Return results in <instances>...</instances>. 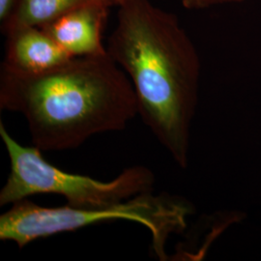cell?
<instances>
[{
  "instance_id": "30bf717a",
  "label": "cell",
  "mask_w": 261,
  "mask_h": 261,
  "mask_svg": "<svg viewBox=\"0 0 261 261\" xmlns=\"http://www.w3.org/2000/svg\"><path fill=\"white\" fill-rule=\"evenodd\" d=\"M118 2H119V4H120L122 2V0H118ZM119 4H118V5H119Z\"/></svg>"
},
{
  "instance_id": "6da1fadb",
  "label": "cell",
  "mask_w": 261,
  "mask_h": 261,
  "mask_svg": "<svg viewBox=\"0 0 261 261\" xmlns=\"http://www.w3.org/2000/svg\"><path fill=\"white\" fill-rule=\"evenodd\" d=\"M107 50L129 77L138 112L180 168L189 164L200 60L177 17L151 0H122Z\"/></svg>"
},
{
  "instance_id": "3957f363",
  "label": "cell",
  "mask_w": 261,
  "mask_h": 261,
  "mask_svg": "<svg viewBox=\"0 0 261 261\" xmlns=\"http://www.w3.org/2000/svg\"><path fill=\"white\" fill-rule=\"evenodd\" d=\"M189 214L191 208L182 199L167 194L154 195L152 191L99 208H75L67 204L45 207L27 198L15 202L0 216V240L14 242L22 249L41 238L107 221L125 220L146 227L151 233L153 251L160 260H166L168 238L186 228Z\"/></svg>"
},
{
  "instance_id": "52a82bcc",
  "label": "cell",
  "mask_w": 261,
  "mask_h": 261,
  "mask_svg": "<svg viewBox=\"0 0 261 261\" xmlns=\"http://www.w3.org/2000/svg\"><path fill=\"white\" fill-rule=\"evenodd\" d=\"M96 2H109L118 6V0H18L9 18L0 29L5 35L17 28H41L66 14Z\"/></svg>"
},
{
  "instance_id": "5b68a950",
  "label": "cell",
  "mask_w": 261,
  "mask_h": 261,
  "mask_svg": "<svg viewBox=\"0 0 261 261\" xmlns=\"http://www.w3.org/2000/svg\"><path fill=\"white\" fill-rule=\"evenodd\" d=\"M112 6L109 2L88 4L40 28L73 57L102 55L108 51L102 34Z\"/></svg>"
},
{
  "instance_id": "8992f818",
  "label": "cell",
  "mask_w": 261,
  "mask_h": 261,
  "mask_svg": "<svg viewBox=\"0 0 261 261\" xmlns=\"http://www.w3.org/2000/svg\"><path fill=\"white\" fill-rule=\"evenodd\" d=\"M5 36V57L1 65L18 73H44L73 57L40 28H17Z\"/></svg>"
},
{
  "instance_id": "9c48e42d",
  "label": "cell",
  "mask_w": 261,
  "mask_h": 261,
  "mask_svg": "<svg viewBox=\"0 0 261 261\" xmlns=\"http://www.w3.org/2000/svg\"><path fill=\"white\" fill-rule=\"evenodd\" d=\"M18 0H0V24L9 18Z\"/></svg>"
},
{
  "instance_id": "ba28073f",
  "label": "cell",
  "mask_w": 261,
  "mask_h": 261,
  "mask_svg": "<svg viewBox=\"0 0 261 261\" xmlns=\"http://www.w3.org/2000/svg\"><path fill=\"white\" fill-rule=\"evenodd\" d=\"M243 1L246 0H182V4L188 10H202L220 5L239 3Z\"/></svg>"
},
{
  "instance_id": "7a4b0ae2",
  "label": "cell",
  "mask_w": 261,
  "mask_h": 261,
  "mask_svg": "<svg viewBox=\"0 0 261 261\" xmlns=\"http://www.w3.org/2000/svg\"><path fill=\"white\" fill-rule=\"evenodd\" d=\"M0 109L25 118L42 152L75 149L95 135L124 130L139 114L130 80L108 51L33 75L1 65Z\"/></svg>"
},
{
  "instance_id": "277c9868",
  "label": "cell",
  "mask_w": 261,
  "mask_h": 261,
  "mask_svg": "<svg viewBox=\"0 0 261 261\" xmlns=\"http://www.w3.org/2000/svg\"><path fill=\"white\" fill-rule=\"evenodd\" d=\"M0 137L10 160L9 176L0 191V206L50 194L63 196L67 205L72 207L99 208L153 191L155 176L143 166L126 168L117 177L105 182L56 168L43 157L37 147L19 144L2 121Z\"/></svg>"
}]
</instances>
